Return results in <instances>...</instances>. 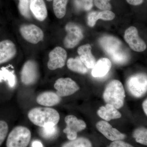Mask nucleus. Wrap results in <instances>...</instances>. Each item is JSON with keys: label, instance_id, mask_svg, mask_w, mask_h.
Instances as JSON below:
<instances>
[{"label": "nucleus", "instance_id": "obj_1", "mask_svg": "<svg viewBox=\"0 0 147 147\" xmlns=\"http://www.w3.org/2000/svg\"><path fill=\"white\" fill-rule=\"evenodd\" d=\"M99 43L114 63L123 64L127 62L129 59L128 53L124 49L121 42L117 38L105 36L100 38Z\"/></svg>", "mask_w": 147, "mask_h": 147}, {"label": "nucleus", "instance_id": "obj_2", "mask_svg": "<svg viewBox=\"0 0 147 147\" xmlns=\"http://www.w3.org/2000/svg\"><path fill=\"white\" fill-rule=\"evenodd\" d=\"M28 117L35 125L41 127L57 125L60 120L57 111L48 107L33 108L29 111Z\"/></svg>", "mask_w": 147, "mask_h": 147}, {"label": "nucleus", "instance_id": "obj_3", "mask_svg": "<svg viewBox=\"0 0 147 147\" xmlns=\"http://www.w3.org/2000/svg\"><path fill=\"white\" fill-rule=\"evenodd\" d=\"M125 97L123 85L117 80L111 81L107 85L103 94L105 102L113 105L117 109L123 106Z\"/></svg>", "mask_w": 147, "mask_h": 147}, {"label": "nucleus", "instance_id": "obj_4", "mask_svg": "<svg viewBox=\"0 0 147 147\" xmlns=\"http://www.w3.org/2000/svg\"><path fill=\"white\" fill-rule=\"evenodd\" d=\"M31 139V133L26 127H14L9 134L6 142L7 147H27Z\"/></svg>", "mask_w": 147, "mask_h": 147}, {"label": "nucleus", "instance_id": "obj_5", "mask_svg": "<svg viewBox=\"0 0 147 147\" xmlns=\"http://www.w3.org/2000/svg\"><path fill=\"white\" fill-rule=\"evenodd\" d=\"M127 87L131 96L137 98H141L147 92V75L139 73L132 75L127 82Z\"/></svg>", "mask_w": 147, "mask_h": 147}, {"label": "nucleus", "instance_id": "obj_6", "mask_svg": "<svg viewBox=\"0 0 147 147\" xmlns=\"http://www.w3.org/2000/svg\"><path fill=\"white\" fill-rule=\"evenodd\" d=\"M67 35L64 40L65 46L67 48H73L78 45L84 38L82 30L76 24L69 23L66 25Z\"/></svg>", "mask_w": 147, "mask_h": 147}, {"label": "nucleus", "instance_id": "obj_7", "mask_svg": "<svg viewBox=\"0 0 147 147\" xmlns=\"http://www.w3.org/2000/svg\"><path fill=\"white\" fill-rule=\"evenodd\" d=\"M65 121L66 127L63 129V132L67 134V139L70 141L76 139L78 132L86 127V124L84 121L72 115L67 116Z\"/></svg>", "mask_w": 147, "mask_h": 147}, {"label": "nucleus", "instance_id": "obj_8", "mask_svg": "<svg viewBox=\"0 0 147 147\" xmlns=\"http://www.w3.org/2000/svg\"><path fill=\"white\" fill-rule=\"evenodd\" d=\"M54 87L57 90L56 94L61 97L73 94L79 89L76 82L70 78L57 79L54 84Z\"/></svg>", "mask_w": 147, "mask_h": 147}, {"label": "nucleus", "instance_id": "obj_9", "mask_svg": "<svg viewBox=\"0 0 147 147\" xmlns=\"http://www.w3.org/2000/svg\"><path fill=\"white\" fill-rule=\"evenodd\" d=\"M124 37L129 47L134 51L142 52L146 49V44L139 36L138 30L135 27L131 26L127 29Z\"/></svg>", "mask_w": 147, "mask_h": 147}, {"label": "nucleus", "instance_id": "obj_10", "mask_svg": "<svg viewBox=\"0 0 147 147\" xmlns=\"http://www.w3.org/2000/svg\"><path fill=\"white\" fill-rule=\"evenodd\" d=\"M47 67L51 70L63 67L67 57L66 51L62 47H57L50 52Z\"/></svg>", "mask_w": 147, "mask_h": 147}, {"label": "nucleus", "instance_id": "obj_11", "mask_svg": "<svg viewBox=\"0 0 147 147\" xmlns=\"http://www.w3.org/2000/svg\"><path fill=\"white\" fill-rule=\"evenodd\" d=\"M38 76V69L36 63L30 60L26 63L21 71V80L23 84L30 85L36 82Z\"/></svg>", "mask_w": 147, "mask_h": 147}, {"label": "nucleus", "instance_id": "obj_12", "mask_svg": "<svg viewBox=\"0 0 147 147\" xmlns=\"http://www.w3.org/2000/svg\"><path fill=\"white\" fill-rule=\"evenodd\" d=\"M20 31L24 39L32 44L38 43L44 37L42 30L33 24L23 25L20 28Z\"/></svg>", "mask_w": 147, "mask_h": 147}, {"label": "nucleus", "instance_id": "obj_13", "mask_svg": "<svg viewBox=\"0 0 147 147\" xmlns=\"http://www.w3.org/2000/svg\"><path fill=\"white\" fill-rule=\"evenodd\" d=\"M96 127L101 134L107 139L112 141L123 140L125 135L117 129L114 128L106 121H100L96 124Z\"/></svg>", "mask_w": 147, "mask_h": 147}, {"label": "nucleus", "instance_id": "obj_14", "mask_svg": "<svg viewBox=\"0 0 147 147\" xmlns=\"http://www.w3.org/2000/svg\"><path fill=\"white\" fill-rule=\"evenodd\" d=\"M16 53V46L12 41L7 39L0 42V64L10 60Z\"/></svg>", "mask_w": 147, "mask_h": 147}, {"label": "nucleus", "instance_id": "obj_15", "mask_svg": "<svg viewBox=\"0 0 147 147\" xmlns=\"http://www.w3.org/2000/svg\"><path fill=\"white\" fill-rule=\"evenodd\" d=\"M91 49L90 45L87 44L80 46L77 50L81 61L88 69H92L96 63L95 58L91 53Z\"/></svg>", "mask_w": 147, "mask_h": 147}, {"label": "nucleus", "instance_id": "obj_16", "mask_svg": "<svg viewBox=\"0 0 147 147\" xmlns=\"http://www.w3.org/2000/svg\"><path fill=\"white\" fill-rule=\"evenodd\" d=\"M30 9L35 17L43 21L47 16V11L44 0H30Z\"/></svg>", "mask_w": 147, "mask_h": 147}, {"label": "nucleus", "instance_id": "obj_17", "mask_svg": "<svg viewBox=\"0 0 147 147\" xmlns=\"http://www.w3.org/2000/svg\"><path fill=\"white\" fill-rule=\"evenodd\" d=\"M115 18V14L110 10L92 11L88 14L87 22L89 26L93 27L96 21L100 19L104 21H111Z\"/></svg>", "mask_w": 147, "mask_h": 147}, {"label": "nucleus", "instance_id": "obj_18", "mask_svg": "<svg viewBox=\"0 0 147 147\" xmlns=\"http://www.w3.org/2000/svg\"><path fill=\"white\" fill-rule=\"evenodd\" d=\"M36 100L40 105L46 107H51L59 103L61 98L56 93L46 92L39 94L37 97Z\"/></svg>", "mask_w": 147, "mask_h": 147}, {"label": "nucleus", "instance_id": "obj_19", "mask_svg": "<svg viewBox=\"0 0 147 147\" xmlns=\"http://www.w3.org/2000/svg\"><path fill=\"white\" fill-rule=\"evenodd\" d=\"M112 67L111 61L106 58H102L98 61L92 71V76L94 77H101L105 76Z\"/></svg>", "mask_w": 147, "mask_h": 147}, {"label": "nucleus", "instance_id": "obj_20", "mask_svg": "<svg viewBox=\"0 0 147 147\" xmlns=\"http://www.w3.org/2000/svg\"><path fill=\"white\" fill-rule=\"evenodd\" d=\"M97 114L101 118L107 121L119 119L121 117V114L118 111L117 109L109 104L100 107L98 110Z\"/></svg>", "mask_w": 147, "mask_h": 147}, {"label": "nucleus", "instance_id": "obj_21", "mask_svg": "<svg viewBox=\"0 0 147 147\" xmlns=\"http://www.w3.org/2000/svg\"><path fill=\"white\" fill-rule=\"evenodd\" d=\"M67 65L69 69L71 71L82 74H85L88 72V68L81 61L79 57L69 59Z\"/></svg>", "mask_w": 147, "mask_h": 147}, {"label": "nucleus", "instance_id": "obj_22", "mask_svg": "<svg viewBox=\"0 0 147 147\" xmlns=\"http://www.w3.org/2000/svg\"><path fill=\"white\" fill-rule=\"evenodd\" d=\"M68 1V0H53V10L57 18H62L65 15Z\"/></svg>", "mask_w": 147, "mask_h": 147}, {"label": "nucleus", "instance_id": "obj_23", "mask_svg": "<svg viewBox=\"0 0 147 147\" xmlns=\"http://www.w3.org/2000/svg\"><path fill=\"white\" fill-rule=\"evenodd\" d=\"M132 135L137 143L147 146V128L140 127L136 129Z\"/></svg>", "mask_w": 147, "mask_h": 147}, {"label": "nucleus", "instance_id": "obj_24", "mask_svg": "<svg viewBox=\"0 0 147 147\" xmlns=\"http://www.w3.org/2000/svg\"><path fill=\"white\" fill-rule=\"evenodd\" d=\"M62 147H92V145L88 139L79 138L65 143Z\"/></svg>", "mask_w": 147, "mask_h": 147}, {"label": "nucleus", "instance_id": "obj_25", "mask_svg": "<svg viewBox=\"0 0 147 147\" xmlns=\"http://www.w3.org/2000/svg\"><path fill=\"white\" fill-rule=\"evenodd\" d=\"M94 0H74V5L79 10L88 11L93 6Z\"/></svg>", "mask_w": 147, "mask_h": 147}, {"label": "nucleus", "instance_id": "obj_26", "mask_svg": "<svg viewBox=\"0 0 147 147\" xmlns=\"http://www.w3.org/2000/svg\"><path fill=\"white\" fill-rule=\"evenodd\" d=\"M40 135L45 139H52L57 134L58 128L57 125L53 126L41 127L40 131Z\"/></svg>", "mask_w": 147, "mask_h": 147}, {"label": "nucleus", "instance_id": "obj_27", "mask_svg": "<svg viewBox=\"0 0 147 147\" xmlns=\"http://www.w3.org/2000/svg\"><path fill=\"white\" fill-rule=\"evenodd\" d=\"M18 8L20 13L24 17L27 18L30 17V1L29 0H19Z\"/></svg>", "mask_w": 147, "mask_h": 147}, {"label": "nucleus", "instance_id": "obj_28", "mask_svg": "<svg viewBox=\"0 0 147 147\" xmlns=\"http://www.w3.org/2000/svg\"><path fill=\"white\" fill-rule=\"evenodd\" d=\"M7 79L9 84L11 87H13L16 84V78L12 72L7 70L0 71V80L1 79Z\"/></svg>", "mask_w": 147, "mask_h": 147}, {"label": "nucleus", "instance_id": "obj_29", "mask_svg": "<svg viewBox=\"0 0 147 147\" xmlns=\"http://www.w3.org/2000/svg\"><path fill=\"white\" fill-rule=\"evenodd\" d=\"M8 125L6 122L0 120V146L5 140L8 133Z\"/></svg>", "mask_w": 147, "mask_h": 147}, {"label": "nucleus", "instance_id": "obj_30", "mask_svg": "<svg viewBox=\"0 0 147 147\" xmlns=\"http://www.w3.org/2000/svg\"><path fill=\"white\" fill-rule=\"evenodd\" d=\"M94 4L98 8L102 11L110 10L112 8L110 3L102 0H94Z\"/></svg>", "mask_w": 147, "mask_h": 147}, {"label": "nucleus", "instance_id": "obj_31", "mask_svg": "<svg viewBox=\"0 0 147 147\" xmlns=\"http://www.w3.org/2000/svg\"><path fill=\"white\" fill-rule=\"evenodd\" d=\"M109 147H134L128 143L121 141H113L111 143Z\"/></svg>", "mask_w": 147, "mask_h": 147}, {"label": "nucleus", "instance_id": "obj_32", "mask_svg": "<svg viewBox=\"0 0 147 147\" xmlns=\"http://www.w3.org/2000/svg\"><path fill=\"white\" fill-rule=\"evenodd\" d=\"M129 4L133 5H139L142 4L144 0H126Z\"/></svg>", "mask_w": 147, "mask_h": 147}, {"label": "nucleus", "instance_id": "obj_33", "mask_svg": "<svg viewBox=\"0 0 147 147\" xmlns=\"http://www.w3.org/2000/svg\"><path fill=\"white\" fill-rule=\"evenodd\" d=\"M32 147H43V146L40 141H34L32 143Z\"/></svg>", "mask_w": 147, "mask_h": 147}, {"label": "nucleus", "instance_id": "obj_34", "mask_svg": "<svg viewBox=\"0 0 147 147\" xmlns=\"http://www.w3.org/2000/svg\"><path fill=\"white\" fill-rule=\"evenodd\" d=\"M142 108H143V110H144L145 114L147 116V98L144 100L142 103Z\"/></svg>", "mask_w": 147, "mask_h": 147}, {"label": "nucleus", "instance_id": "obj_35", "mask_svg": "<svg viewBox=\"0 0 147 147\" xmlns=\"http://www.w3.org/2000/svg\"><path fill=\"white\" fill-rule=\"evenodd\" d=\"M102 1H105L108 2H109L110 1V0H102Z\"/></svg>", "mask_w": 147, "mask_h": 147}, {"label": "nucleus", "instance_id": "obj_36", "mask_svg": "<svg viewBox=\"0 0 147 147\" xmlns=\"http://www.w3.org/2000/svg\"><path fill=\"white\" fill-rule=\"evenodd\" d=\"M46 1H53V0H46Z\"/></svg>", "mask_w": 147, "mask_h": 147}]
</instances>
